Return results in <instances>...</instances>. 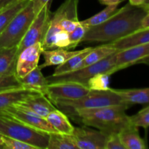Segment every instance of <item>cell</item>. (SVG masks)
Returning <instances> with one entry per match:
<instances>
[{
	"label": "cell",
	"mask_w": 149,
	"mask_h": 149,
	"mask_svg": "<svg viewBox=\"0 0 149 149\" xmlns=\"http://www.w3.org/2000/svg\"><path fill=\"white\" fill-rule=\"evenodd\" d=\"M15 105L45 119L51 111L56 109L54 103L42 93L32 95Z\"/></svg>",
	"instance_id": "5bb4252c"
},
{
	"label": "cell",
	"mask_w": 149,
	"mask_h": 149,
	"mask_svg": "<svg viewBox=\"0 0 149 149\" xmlns=\"http://www.w3.org/2000/svg\"><path fill=\"white\" fill-rule=\"evenodd\" d=\"M0 113L10 116L36 130L45 132L47 134L57 132L48 123L46 119L34 114L29 111L18 107L15 105H13L3 111H0Z\"/></svg>",
	"instance_id": "30bf717a"
},
{
	"label": "cell",
	"mask_w": 149,
	"mask_h": 149,
	"mask_svg": "<svg viewBox=\"0 0 149 149\" xmlns=\"http://www.w3.org/2000/svg\"><path fill=\"white\" fill-rule=\"evenodd\" d=\"M118 5H119V4L107 5L106 8L102 10V11L99 12L98 13L95 14V15L80 22H81V24L86 26L87 29H90V28L93 27V26L101 24L102 23L107 20L111 16L113 15L117 11Z\"/></svg>",
	"instance_id": "4316f807"
},
{
	"label": "cell",
	"mask_w": 149,
	"mask_h": 149,
	"mask_svg": "<svg viewBox=\"0 0 149 149\" xmlns=\"http://www.w3.org/2000/svg\"><path fill=\"white\" fill-rule=\"evenodd\" d=\"M138 63H144V64H148V65H149V56H147L146 57V58H143L142 60H141V61L138 62Z\"/></svg>",
	"instance_id": "ab89813d"
},
{
	"label": "cell",
	"mask_w": 149,
	"mask_h": 149,
	"mask_svg": "<svg viewBox=\"0 0 149 149\" xmlns=\"http://www.w3.org/2000/svg\"><path fill=\"white\" fill-rule=\"evenodd\" d=\"M87 29H88L81 24V22L79 21L75 29L71 33H69V39L71 42V49H74L80 42H81Z\"/></svg>",
	"instance_id": "f1b7e54d"
},
{
	"label": "cell",
	"mask_w": 149,
	"mask_h": 149,
	"mask_svg": "<svg viewBox=\"0 0 149 149\" xmlns=\"http://www.w3.org/2000/svg\"><path fill=\"white\" fill-rule=\"evenodd\" d=\"M111 43L118 51L149 43V27L141 28L128 36Z\"/></svg>",
	"instance_id": "ffe728a7"
},
{
	"label": "cell",
	"mask_w": 149,
	"mask_h": 149,
	"mask_svg": "<svg viewBox=\"0 0 149 149\" xmlns=\"http://www.w3.org/2000/svg\"><path fill=\"white\" fill-rule=\"evenodd\" d=\"M78 4L79 0H65L55 13L51 14L49 23L71 33L79 22Z\"/></svg>",
	"instance_id": "9c48e42d"
},
{
	"label": "cell",
	"mask_w": 149,
	"mask_h": 149,
	"mask_svg": "<svg viewBox=\"0 0 149 149\" xmlns=\"http://www.w3.org/2000/svg\"><path fill=\"white\" fill-rule=\"evenodd\" d=\"M130 120L135 126L147 130L149 127V111H140L137 114L130 116Z\"/></svg>",
	"instance_id": "1f68e13d"
},
{
	"label": "cell",
	"mask_w": 149,
	"mask_h": 149,
	"mask_svg": "<svg viewBox=\"0 0 149 149\" xmlns=\"http://www.w3.org/2000/svg\"><path fill=\"white\" fill-rule=\"evenodd\" d=\"M15 88H23L15 75H0V91Z\"/></svg>",
	"instance_id": "4dcf8cb0"
},
{
	"label": "cell",
	"mask_w": 149,
	"mask_h": 149,
	"mask_svg": "<svg viewBox=\"0 0 149 149\" xmlns=\"http://www.w3.org/2000/svg\"><path fill=\"white\" fill-rule=\"evenodd\" d=\"M116 53L105 59L84 68L61 75H51L47 77L49 83L59 81H77L87 85V81L91 77L100 73H108L109 75L116 72Z\"/></svg>",
	"instance_id": "8992f818"
},
{
	"label": "cell",
	"mask_w": 149,
	"mask_h": 149,
	"mask_svg": "<svg viewBox=\"0 0 149 149\" xmlns=\"http://www.w3.org/2000/svg\"><path fill=\"white\" fill-rule=\"evenodd\" d=\"M93 47H86L84 49H81L78 54L71 57L68 61H65L64 63L58 65L55 69V71L52 74V75H61V74H67V73H70L71 71L78 69L79 65L82 63L83 60L88 55L89 52L93 49Z\"/></svg>",
	"instance_id": "cb8c5ba5"
},
{
	"label": "cell",
	"mask_w": 149,
	"mask_h": 149,
	"mask_svg": "<svg viewBox=\"0 0 149 149\" xmlns=\"http://www.w3.org/2000/svg\"><path fill=\"white\" fill-rule=\"evenodd\" d=\"M47 149H77L71 135L52 132L49 134Z\"/></svg>",
	"instance_id": "484cf974"
},
{
	"label": "cell",
	"mask_w": 149,
	"mask_h": 149,
	"mask_svg": "<svg viewBox=\"0 0 149 149\" xmlns=\"http://www.w3.org/2000/svg\"><path fill=\"white\" fill-rule=\"evenodd\" d=\"M119 136L125 149H146V141L140 136L138 127L132 124L122 128L119 132Z\"/></svg>",
	"instance_id": "9a60e30c"
},
{
	"label": "cell",
	"mask_w": 149,
	"mask_h": 149,
	"mask_svg": "<svg viewBox=\"0 0 149 149\" xmlns=\"http://www.w3.org/2000/svg\"><path fill=\"white\" fill-rule=\"evenodd\" d=\"M149 56V43L118 51L116 53V72L138 64L141 60Z\"/></svg>",
	"instance_id": "4fadbf2b"
},
{
	"label": "cell",
	"mask_w": 149,
	"mask_h": 149,
	"mask_svg": "<svg viewBox=\"0 0 149 149\" xmlns=\"http://www.w3.org/2000/svg\"><path fill=\"white\" fill-rule=\"evenodd\" d=\"M128 105L105 106L96 109H79L71 115L78 119L86 126L99 130L106 135L119 132L122 128L130 124V116L127 115Z\"/></svg>",
	"instance_id": "7a4b0ae2"
},
{
	"label": "cell",
	"mask_w": 149,
	"mask_h": 149,
	"mask_svg": "<svg viewBox=\"0 0 149 149\" xmlns=\"http://www.w3.org/2000/svg\"><path fill=\"white\" fill-rule=\"evenodd\" d=\"M71 136L77 149H105L107 135L97 129L86 125L74 127Z\"/></svg>",
	"instance_id": "8fae6325"
},
{
	"label": "cell",
	"mask_w": 149,
	"mask_h": 149,
	"mask_svg": "<svg viewBox=\"0 0 149 149\" xmlns=\"http://www.w3.org/2000/svg\"><path fill=\"white\" fill-rule=\"evenodd\" d=\"M0 146H3V140H2V135L0 134Z\"/></svg>",
	"instance_id": "b9f144b4"
},
{
	"label": "cell",
	"mask_w": 149,
	"mask_h": 149,
	"mask_svg": "<svg viewBox=\"0 0 149 149\" xmlns=\"http://www.w3.org/2000/svg\"><path fill=\"white\" fill-rule=\"evenodd\" d=\"M18 46L0 48V75H15Z\"/></svg>",
	"instance_id": "ac0fdd59"
},
{
	"label": "cell",
	"mask_w": 149,
	"mask_h": 149,
	"mask_svg": "<svg viewBox=\"0 0 149 149\" xmlns=\"http://www.w3.org/2000/svg\"><path fill=\"white\" fill-rule=\"evenodd\" d=\"M0 134L24 141L37 149H47L49 134L31 128L21 122L0 113Z\"/></svg>",
	"instance_id": "277c9868"
},
{
	"label": "cell",
	"mask_w": 149,
	"mask_h": 149,
	"mask_svg": "<svg viewBox=\"0 0 149 149\" xmlns=\"http://www.w3.org/2000/svg\"><path fill=\"white\" fill-rule=\"evenodd\" d=\"M48 123L58 133L71 135L74 132V127L71 125L66 115L58 109L51 111L46 117Z\"/></svg>",
	"instance_id": "7402d4cb"
},
{
	"label": "cell",
	"mask_w": 149,
	"mask_h": 149,
	"mask_svg": "<svg viewBox=\"0 0 149 149\" xmlns=\"http://www.w3.org/2000/svg\"><path fill=\"white\" fill-rule=\"evenodd\" d=\"M111 90L120 97L122 101L127 104H149V87L139 89H125Z\"/></svg>",
	"instance_id": "44dd1931"
},
{
	"label": "cell",
	"mask_w": 149,
	"mask_h": 149,
	"mask_svg": "<svg viewBox=\"0 0 149 149\" xmlns=\"http://www.w3.org/2000/svg\"><path fill=\"white\" fill-rule=\"evenodd\" d=\"M149 111V104H148V106H146V107H145V108H143V109H141V111Z\"/></svg>",
	"instance_id": "60d3db41"
},
{
	"label": "cell",
	"mask_w": 149,
	"mask_h": 149,
	"mask_svg": "<svg viewBox=\"0 0 149 149\" xmlns=\"http://www.w3.org/2000/svg\"><path fill=\"white\" fill-rule=\"evenodd\" d=\"M18 79L23 88L34 90L44 95L47 86L49 84L47 79L43 75L42 69L39 66L36 67L23 78Z\"/></svg>",
	"instance_id": "d6986e66"
},
{
	"label": "cell",
	"mask_w": 149,
	"mask_h": 149,
	"mask_svg": "<svg viewBox=\"0 0 149 149\" xmlns=\"http://www.w3.org/2000/svg\"><path fill=\"white\" fill-rule=\"evenodd\" d=\"M109 75L108 73L95 74L87 81V87L90 90H107L109 87Z\"/></svg>",
	"instance_id": "83f0119b"
},
{
	"label": "cell",
	"mask_w": 149,
	"mask_h": 149,
	"mask_svg": "<svg viewBox=\"0 0 149 149\" xmlns=\"http://www.w3.org/2000/svg\"><path fill=\"white\" fill-rule=\"evenodd\" d=\"M43 49L42 43H36L25 48L19 54L15 71V76L17 79L23 78L38 66Z\"/></svg>",
	"instance_id": "7c38bea8"
},
{
	"label": "cell",
	"mask_w": 149,
	"mask_h": 149,
	"mask_svg": "<svg viewBox=\"0 0 149 149\" xmlns=\"http://www.w3.org/2000/svg\"><path fill=\"white\" fill-rule=\"evenodd\" d=\"M90 89L86 84L77 81L49 83L45 95L53 103L57 100H74L87 94Z\"/></svg>",
	"instance_id": "ba28073f"
},
{
	"label": "cell",
	"mask_w": 149,
	"mask_h": 149,
	"mask_svg": "<svg viewBox=\"0 0 149 149\" xmlns=\"http://www.w3.org/2000/svg\"><path fill=\"white\" fill-rule=\"evenodd\" d=\"M105 149H125L117 132H112L107 135Z\"/></svg>",
	"instance_id": "d6a6232c"
},
{
	"label": "cell",
	"mask_w": 149,
	"mask_h": 149,
	"mask_svg": "<svg viewBox=\"0 0 149 149\" xmlns=\"http://www.w3.org/2000/svg\"><path fill=\"white\" fill-rule=\"evenodd\" d=\"M35 14H37L46 4L51 2L52 0H30Z\"/></svg>",
	"instance_id": "836d02e7"
},
{
	"label": "cell",
	"mask_w": 149,
	"mask_h": 149,
	"mask_svg": "<svg viewBox=\"0 0 149 149\" xmlns=\"http://www.w3.org/2000/svg\"><path fill=\"white\" fill-rule=\"evenodd\" d=\"M80 50H70L66 49H43L42 55L44 57V63L40 65H38L40 69L53 65H60L64 63L71 57L78 54Z\"/></svg>",
	"instance_id": "2e32d148"
},
{
	"label": "cell",
	"mask_w": 149,
	"mask_h": 149,
	"mask_svg": "<svg viewBox=\"0 0 149 149\" xmlns=\"http://www.w3.org/2000/svg\"><path fill=\"white\" fill-rule=\"evenodd\" d=\"M41 93L25 88H15L0 91V111L19 103L32 95Z\"/></svg>",
	"instance_id": "e0dca14e"
},
{
	"label": "cell",
	"mask_w": 149,
	"mask_h": 149,
	"mask_svg": "<svg viewBox=\"0 0 149 149\" xmlns=\"http://www.w3.org/2000/svg\"><path fill=\"white\" fill-rule=\"evenodd\" d=\"M53 103L60 109H63L68 113H69V114L79 109L128 105L124 103L120 97L111 88L107 90H90L87 94L79 98L74 100H57Z\"/></svg>",
	"instance_id": "3957f363"
},
{
	"label": "cell",
	"mask_w": 149,
	"mask_h": 149,
	"mask_svg": "<svg viewBox=\"0 0 149 149\" xmlns=\"http://www.w3.org/2000/svg\"><path fill=\"white\" fill-rule=\"evenodd\" d=\"M130 4L136 7H140L145 1V0H129Z\"/></svg>",
	"instance_id": "74e56055"
},
{
	"label": "cell",
	"mask_w": 149,
	"mask_h": 149,
	"mask_svg": "<svg viewBox=\"0 0 149 149\" xmlns=\"http://www.w3.org/2000/svg\"><path fill=\"white\" fill-rule=\"evenodd\" d=\"M51 2L45 6L35 16L26 31L24 37L18 45V55L29 46L36 43H42L45 39L51 17Z\"/></svg>",
	"instance_id": "52a82bcc"
},
{
	"label": "cell",
	"mask_w": 149,
	"mask_h": 149,
	"mask_svg": "<svg viewBox=\"0 0 149 149\" xmlns=\"http://www.w3.org/2000/svg\"><path fill=\"white\" fill-rule=\"evenodd\" d=\"M30 0H21L0 10V34L4 31L12 19L29 3Z\"/></svg>",
	"instance_id": "d4e9b609"
},
{
	"label": "cell",
	"mask_w": 149,
	"mask_h": 149,
	"mask_svg": "<svg viewBox=\"0 0 149 149\" xmlns=\"http://www.w3.org/2000/svg\"><path fill=\"white\" fill-rule=\"evenodd\" d=\"M0 148H4V146H0Z\"/></svg>",
	"instance_id": "7bdbcfd3"
},
{
	"label": "cell",
	"mask_w": 149,
	"mask_h": 149,
	"mask_svg": "<svg viewBox=\"0 0 149 149\" xmlns=\"http://www.w3.org/2000/svg\"><path fill=\"white\" fill-rule=\"evenodd\" d=\"M122 1V0H99V2L103 5H111V4H119Z\"/></svg>",
	"instance_id": "d590c367"
},
{
	"label": "cell",
	"mask_w": 149,
	"mask_h": 149,
	"mask_svg": "<svg viewBox=\"0 0 149 149\" xmlns=\"http://www.w3.org/2000/svg\"><path fill=\"white\" fill-rule=\"evenodd\" d=\"M35 16L31 2L29 1L0 34V48L18 46Z\"/></svg>",
	"instance_id": "5b68a950"
},
{
	"label": "cell",
	"mask_w": 149,
	"mask_h": 149,
	"mask_svg": "<svg viewBox=\"0 0 149 149\" xmlns=\"http://www.w3.org/2000/svg\"><path fill=\"white\" fill-rule=\"evenodd\" d=\"M116 48L112 45V43H106L105 45H100L96 47H93V49L88 53V55L84 58L82 63L79 65L78 69L87 65H93L102 60L105 59L107 57L117 52Z\"/></svg>",
	"instance_id": "603a6c76"
},
{
	"label": "cell",
	"mask_w": 149,
	"mask_h": 149,
	"mask_svg": "<svg viewBox=\"0 0 149 149\" xmlns=\"http://www.w3.org/2000/svg\"><path fill=\"white\" fill-rule=\"evenodd\" d=\"M140 7L143 8L146 11H148V10H149V0H145V1L143 3L142 5L140 6Z\"/></svg>",
	"instance_id": "f35d334b"
},
{
	"label": "cell",
	"mask_w": 149,
	"mask_h": 149,
	"mask_svg": "<svg viewBox=\"0 0 149 149\" xmlns=\"http://www.w3.org/2000/svg\"><path fill=\"white\" fill-rule=\"evenodd\" d=\"M3 146L4 148L7 149H37L36 146L24 141L15 139L10 137L3 136Z\"/></svg>",
	"instance_id": "f546056e"
},
{
	"label": "cell",
	"mask_w": 149,
	"mask_h": 149,
	"mask_svg": "<svg viewBox=\"0 0 149 149\" xmlns=\"http://www.w3.org/2000/svg\"><path fill=\"white\" fill-rule=\"evenodd\" d=\"M20 1H21V0H0V10Z\"/></svg>",
	"instance_id": "e575fe53"
},
{
	"label": "cell",
	"mask_w": 149,
	"mask_h": 149,
	"mask_svg": "<svg viewBox=\"0 0 149 149\" xmlns=\"http://www.w3.org/2000/svg\"><path fill=\"white\" fill-rule=\"evenodd\" d=\"M149 27V10H148L142 20V28Z\"/></svg>",
	"instance_id": "8d00e7d4"
},
{
	"label": "cell",
	"mask_w": 149,
	"mask_h": 149,
	"mask_svg": "<svg viewBox=\"0 0 149 149\" xmlns=\"http://www.w3.org/2000/svg\"><path fill=\"white\" fill-rule=\"evenodd\" d=\"M146 13L141 7L127 4L101 24L87 29L81 42L111 43L122 39L142 28Z\"/></svg>",
	"instance_id": "6da1fadb"
}]
</instances>
